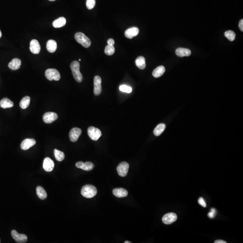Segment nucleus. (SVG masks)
Returning a JSON list of instances; mask_svg holds the SVG:
<instances>
[{
	"instance_id": "31",
	"label": "nucleus",
	"mask_w": 243,
	"mask_h": 243,
	"mask_svg": "<svg viewBox=\"0 0 243 243\" xmlns=\"http://www.w3.org/2000/svg\"><path fill=\"white\" fill-rule=\"evenodd\" d=\"M119 90L120 91L127 93H131L132 90V88L131 87L125 85H121L119 87Z\"/></svg>"
},
{
	"instance_id": "2",
	"label": "nucleus",
	"mask_w": 243,
	"mask_h": 243,
	"mask_svg": "<svg viewBox=\"0 0 243 243\" xmlns=\"http://www.w3.org/2000/svg\"><path fill=\"white\" fill-rule=\"evenodd\" d=\"M80 63L77 61L72 62L70 65L73 76L78 82H82L83 80V77L80 71Z\"/></svg>"
},
{
	"instance_id": "29",
	"label": "nucleus",
	"mask_w": 243,
	"mask_h": 243,
	"mask_svg": "<svg viewBox=\"0 0 243 243\" xmlns=\"http://www.w3.org/2000/svg\"><path fill=\"white\" fill-rule=\"evenodd\" d=\"M104 52L108 55H112L115 52V48L114 46L107 45L105 47Z\"/></svg>"
},
{
	"instance_id": "1",
	"label": "nucleus",
	"mask_w": 243,
	"mask_h": 243,
	"mask_svg": "<svg viewBox=\"0 0 243 243\" xmlns=\"http://www.w3.org/2000/svg\"><path fill=\"white\" fill-rule=\"evenodd\" d=\"M97 193V189L95 186L91 185H87L82 187L81 190V194L84 197L92 198L96 196Z\"/></svg>"
},
{
	"instance_id": "7",
	"label": "nucleus",
	"mask_w": 243,
	"mask_h": 243,
	"mask_svg": "<svg viewBox=\"0 0 243 243\" xmlns=\"http://www.w3.org/2000/svg\"><path fill=\"white\" fill-rule=\"evenodd\" d=\"M102 80L99 76L95 77L94 79V93L96 96L100 95L101 93Z\"/></svg>"
},
{
	"instance_id": "27",
	"label": "nucleus",
	"mask_w": 243,
	"mask_h": 243,
	"mask_svg": "<svg viewBox=\"0 0 243 243\" xmlns=\"http://www.w3.org/2000/svg\"><path fill=\"white\" fill-rule=\"evenodd\" d=\"M54 155H55V158L58 161L61 162L64 159L65 155H64V153L60 150L57 149L54 150Z\"/></svg>"
},
{
	"instance_id": "38",
	"label": "nucleus",
	"mask_w": 243,
	"mask_h": 243,
	"mask_svg": "<svg viewBox=\"0 0 243 243\" xmlns=\"http://www.w3.org/2000/svg\"><path fill=\"white\" fill-rule=\"evenodd\" d=\"M215 243H226V242L223 240H217L214 242Z\"/></svg>"
},
{
	"instance_id": "8",
	"label": "nucleus",
	"mask_w": 243,
	"mask_h": 243,
	"mask_svg": "<svg viewBox=\"0 0 243 243\" xmlns=\"http://www.w3.org/2000/svg\"><path fill=\"white\" fill-rule=\"evenodd\" d=\"M177 215L173 212L167 213L163 216L162 221L165 224H171L177 220Z\"/></svg>"
},
{
	"instance_id": "37",
	"label": "nucleus",
	"mask_w": 243,
	"mask_h": 243,
	"mask_svg": "<svg viewBox=\"0 0 243 243\" xmlns=\"http://www.w3.org/2000/svg\"><path fill=\"white\" fill-rule=\"evenodd\" d=\"M239 29H240V31H242L243 32V20L242 19V20H240V21L239 22Z\"/></svg>"
},
{
	"instance_id": "41",
	"label": "nucleus",
	"mask_w": 243,
	"mask_h": 243,
	"mask_svg": "<svg viewBox=\"0 0 243 243\" xmlns=\"http://www.w3.org/2000/svg\"><path fill=\"white\" fill-rule=\"evenodd\" d=\"M49 1H55V0H49Z\"/></svg>"
},
{
	"instance_id": "16",
	"label": "nucleus",
	"mask_w": 243,
	"mask_h": 243,
	"mask_svg": "<svg viewBox=\"0 0 243 243\" xmlns=\"http://www.w3.org/2000/svg\"><path fill=\"white\" fill-rule=\"evenodd\" d=\"M113 193L117 197L123 198L128 196V191L124 188H115L113 190Z\"/></svg>"
},
{
	"instance_id": "15",
	"label": "nucleus",
	"mask_w": 243,
	"mask_h": 243,
	"mask_svg": "<svg viewBox=\"0 0 243 243\" xmlns=\"http://www.w3.org/2000/svg\"><path fill=\"white\" fill-rule=\"evenodd\" d=\"M139 33V29L137 27H132L127 29L125 32V36L129 39H131L136 36Z\"/></svg>"
},
{
	"instance_id": "32",
	"label": "nucleus",
	"mask_w": 243,
	"mask_h": 243,
	"mask_svg": "<svg viewBox=\"0 0 243 243\" xmlns=\"http://www.w3.org/2000/svg\"><path fill=\"white\" fill-rule=\"evenodd\" d=\"M95 5L96 0H87L86 6L88 9H92L95 7Z\"/></svg>"
},
{
	"instance_id": "35",
	"label": "nucleus",
	"mask_w": 243,
	"mask_h": 243,
	"mask_svg": "<svg viewBox=\"0 0 243 243\" xmlns=\"http://www.w3.org/2000/svg\"><path fill=\"white\" fill-rule=\"evenodd\" d=\"M84 162H82V161H79V162H77L76 163V166L77 168L82 169V167H83V165H84Z\"/></svg>"
},
{
	"instance_id": "10",
	"label": "nucleus",
	"mask_w": 243,
	"mask_h": 243,
	"mask_svg": "<svg viewBox=\"0 0 243 243\" xmlns=\"http://www.w3.org/2000/svg\"><path fill=\"white\" fill-rule=\"evenodd\" d=\"M58 118V115L54 112H47L43 116V120L46 123H52Z\"/></svg>"
},
{
	"instance_id": "23",
	"label": "nucleus",
	"mask_w": 243,
	"mask_h": 243,
	"mask_svg": "<svg viewBox=\"0 0 243 243\" xmlns=\"http://www.w3.org/2000/svg\"><path fill=\"white\" fill-rule=\"evenodd\" d=\"M36 193L37 196L41 199H45L47 196V192L45 189L41 186H38L36 188Z\"/></svg>"
},
{
	"instance_id": "34",
	"label": "nucleus",
	"mask_w": 243,
	"mask_h": 243,
	"mask_svg": "<svg viewBox=\"0 0 243 243\" xmlns=\"http://www.w3.org/2000/svg\"><path fill=\"white\" fill-rule=\"evenodd\" d=\"M198 202L199 204L201 205V206H203V207H204V208L206 207V203H205V201H204V199L203 198H199L198 200Z\"/></svg>"
},
{
	"instance_id": "20",
	"label": "nucleus",
	"mask_w": 243,
	"mask_h": 243,
	"mask_svg": "<svg viewBox=\"0 0 243 243\" xmlns=\"http://www.w3.org/2000/svg\"><path fill=\"white\" fill-rule=\"evenodd\" d=\"M66 23V19L64 17H61L54 20L52 23V25L55 28H60L64 26Z\"/></svg>"
},
{
	"instance_id": "24",
	"label": "nucleus",
	"mask_w": 243,
	"mask_h": 243,
	"mask_svg": "<svg viewBox=\"0 0 243 243\" xmlns=\"http://www.w3.org/2000/svg\"><path fill=\"white\" fill-rule=\"evenodd\" d=\"M136 64L140 69H144L146 67L145 58L143 56H140L136 58L135 61Z\"/></svg>"
},
{
	"instance_id": "25",
	"label": "nucleus",
	"mask_w": 243,
	"mask_h": 243,
	"mask_svg": "<svg viewBox=\"0 0 243 243\" xmlns=\"http://www.w3.org/2000/svg\"><path fill=\"white\" fill-rule=\"evenodd\" d=\"M166 125L164 123H160L156 126L154 131V134L156 136H159L165 130Z\"/></svg>"
},
{
	"instance_id": "5",
	"label": "nucleus",
	"mask_w": 243,
	"mask_h": 243,
	"mask_svg": "<svg viewBox=\"0 0 243 243\" xmlns=\"http://www.w3.org/2000/svg\"><path fill=\"white\" fill-rule=\"evenodd\" d=\"M88 135L93 141H96L101 136V131L99 129L94 127H90L88 129Z\"/></svg>"
},
{
	"instance_id": "6",
	"label": "nucleus",
	"mask_w": 243,
	"mask_h": 243,
	"mask_svg": "<svg viewBox=\"0 0 243 243\" xmlns=\"http://www.w3.org/2000/svg\"><path fill=\"white\" fill-rule=\"evenodd\" d=\"M129 165L126 162H121L117 168V173L120 177L126 176L128 171Z\"/></svg>"
},
{
	"instance_id": "26",
	"label": "nucleus",
	"mask_w": 243,
	"mask_h": 243,
	"mask_svg": "<svg viewBox=\"0 0 243 243\" xmlns=\"http://www.w3.org/2000/svg\"><path fill=\"white\" fill-rule=\"evenodd\" d=\"M30 97L26 96L23 97L20 102V106L23 109H25L29 106L30 103Z\"/></svg>"
},
{
	"instance_id": "40",
	"label": "nucleus",
	"mask_w": 243,
	"mask_h": 243,
	"mask_svg": "<svg viewBox=\"0 0 243 243\" xmlns=\"http://www.w3.org/2000/svg\"><path fill=\"white\" fill-rule=\"evenodd\" d=\"M124 243H131V242H130V241H125V242H124Z\"/></svg>"
},
{
	"instance_id": "19",
	"label": "nucleus",
	"mask_w": 243,
	"mask_h": 243,
	"mask_svg": "<svg viewBox=\"0 0 243 243\" xmlns=\"http://www.w3.org/2000/svg\"><path fill=\"white\" fill-rule=\"evenodd\" d=\"M57 45L56 42L54 40H49L47 42V49L50 53H54L56 51Z\"/></svg>"
},
{
	"instance_id": "4",
	"label": "nucleus",
	"mask_w": 243,
	"mask_h": 243,
	"mask_svg": "<svg viewBox=\"0 0 243 243\" xmlns=\"http://www.w3.org/2000/svg\"><path fill=\"white\" fill-rule=\"evenodd\" d=\"M45 76L49 81H58L61 79V75L57 69H49L45 72Z\"/></svg>"
},
{
	"instance_id": "18",
	"label": "nucleus",
	"mask_w": 243,
	"mask_h": 243,
	"mask_svg": "<svg viewBox=\"0 0 243 243\" xmlns=\"http://www.w3.org/2000/svg\"><path fill=\"white\" fill-rule=\"evenodd\" d=\"M176 54L179 57H182L190 56L191 55V52L190 50L188 49L178 48L176 50Z\"/></svg>"
},
{
	"instance_id": "39",
	"label": "nucleus",
	"mask_w": 243,
	"mask_h": 243,
	"mask_svg": "<svg viewBox=\"0 0 243 243\" xmlns=\"http://www.w3.org/2000/svg\"><path fill=\"white\" fill-rule=\"evenodd\" d=\"M1 36H2V34H1V31L0 30V38H1Z\"/></svg>"
},
{
	"instance_id": "3",
	"label": "nucleus",
	"mask_w": 243,
	"mask_h": 243,
	"mask_svg": "<svg viewBox=\"0 0 243 243\" xmlns=\"http://www.w3.org/2000/svg\"><path fill=\"white\" fill-rule=\"evenodd\" d=\"M75 39L79 44L85 48H88L91 45V41L89 38L83 33L78 32L75 34Z\"/></svg>"
},
{
	"instance_id": "9",
	"label": "nucleus",
	"mask_w": 243,
	"mask_h": 243,
	"mask_svg": "<svg viewBox=\"0 0 243 243\" xmlns=\"http://www.w3.org/2000/svg\"><path fill=\"white\" fill-rule=\"evenodd\" d=\"M11 236L17 243H26L28 240V237L26 235L24 234H19L15 230L12 231Z\"/></svg>"
},
{
	"instance_id": "36",
	"label": "nucleus",
	"mask_w": 243,
	"mask_h": 243,
	"mask_svg": "<svg viewBox=\"0 0 243 243\" xmlns=\"http://www.w3.org/2000/svg\"><path fill=\"white\" fill-rule=\"evenodd\" d=\"M107 43H108V45L114 46L115 43V41L112 38H110V39H108V41H107Z\"/></svg>"
},
{
	"instance_id": "12",
	"label": "nucleus",
	"mask_w": 243,
	"mask_h": 243,
	"mask_svg": "<svg viewBox=\"0 0 243 243\" xmlns=\"http://www.w3.org/2000/svg\"><path fill=\"white\" fill-rule=\"evenodd\" d=\"M55 166L54 161L49 157L44 159L43 163V168L44 170L47 172H50L53 170Z\"/></svg>"
},
{
	"instance_id": "21",
	"label": "nucleus",
	"mask_w": 243,
	"mask_h": 243,
	"mask_svg": "<svg viewBox=\"0 0 243 243\" xmlns=\"http://www.w3.org/2000/svg\"><path fill=\"white\" fill-rule=\"evenodd\" d=\"M14 103L7 98L2 99L0 101V106L3 109L10 108L13 107Z\"/></svg>"
},
{
	"instance_id": "43",
	"label": "nucleus",
	"mask_w": 243,
	"mask_h": 243,
	"mask_svg": "<svg viewBox=\"0 0 243 243\" xmlns=\"http://www.w3.org/2000/svg\"><path fill=\"white\" fill-rule=\"evenodd\" d=\"M0 242H1V241H0Z\"/></svg>"
},
{
	"instance_id": "22",
	"label": "nucleus",
	"mask_w": 243,
	"mask_h": 243,
	"mask_svg": "<svg viewBox=\"0 0 243 243\" xmlns=\"http://www.w3.org/2000/svg\"><path fill=\"white\" fill-rule=\"evenodd\" d=\"M165 67L163 66H159L157 67L155 69H154L152 74L153 76L156 78L162 76L165 73Z\"/></svg>"
},
{
	"instance_id": "30",
	"label": "nucleus",
	"mask_w": 243,
	"mask_h": 243,
	"mask_svg": "<svg viewBox=\"0 0 243 243\" xmlns=\"http://www.w3.org/2000/svg\"><path fill=\"white\" fill-rule=\"evenodd\" d=\"M94 167V164L92 163L91 162H86V163H84L83 167H82V169L84 170L87 171H90L91 170L93 169Z\"/></svg>"
},
{
	"instance_id": "11",
	"label": "nucleus",
	"mask_w": 243,
	"mask_h": 243,
	"mask_svg": "<svg viewBox=\"0 0 243 243\" xmlns=\"http://www.w3.org/2000/svg\"><path fill=\"white\" fill-rule=\"evenodd\" d=\"M82 133V130L79 128H72L69 132V138L70 141L75 142L78 140Z\"/></svg>"
},
{
	"instance_id": "17",
	"label": "nucleus",
	"mask_w": 243,
	"mask_h": 243,
	"mask_svg": "<svg viewBox=\"0 0 243 243\" xmlns=\"http://www.w3.org/2000/svg\"><path fill=\"white\" fill-rule=\"evenodd\" d=\"M21 65V60L18 58H15L9 63L8 67L11 70H16L20 68Z\"/></svg>"
},
{
	"instance_id": "28",
	"label": "nucleus",
	"mask_w": 243,
	"mask_h": 243,
	"mask_svg": "<svg viewBox=\"0 0 243 243\" xmlns=\"http://www.w3.org/2000/svg\"><path fill=\"white\" fill-rule=\"evenodd\" d=\"M225 36L230 41H234L236 37V34L232 30H228L226 31L224 34Z\"/></svg>"
},
{
	"instance_id": "13",
	"label": "nucleus",
	"mask_w": 243,
	"mask_h": 243,
	"mask_svg": "<svg viewBox=\"0 0 243 243\" xmlns=\"http://www.w3.org/2000/svg\"><path fill=\"white\" fill-rule=\"evenodd\" d=\"M30 50L34 54H38L41 50V46L37 40L33 39L30 42Z\"/></svg>"
},
{
	"instance_id": "42",
	"label": "nucleus",
	"mask_w": 243,
	"mask_h": 243,
	"mask_svg": "<svg viewBox=\"0 0 243 243\" xmlns=\"http://www.w3.org/2000/svg\"><path fill=\"white\" fill-rule=\"evenodd\" d=\"M79 61H81V59H79Z\"/></svg>"
},
{
	"instance_id": "33",
	"label": "nucleus",
	"mask_w": 243,
	"mask_h": 243,
	"mask_svg": "<svg viewBox=\"0 0 243 243\" xmlns=\"http://www.w3.org/2000/svg\"><path fill=\"white\" fill-rule=\"evenodd\" d=\"M216 210L214 208H212L211 209L210 212L208 213V216L210 218H213L215 217V215H216Z\"/></svg>"
},
{
	"instance_id": "14",
	"label": "nucleus",
	"mask_w": 243,
	"mask_h": 243,
	"mask_svg": "<svg viewBox=\"0 0 243 243\" xmlns=\"http://www.w3.org/2000/svg\"><path fill=\"white\" fill-rule=\"evenodd\" d=\"M36 142L34 139H29V138L25 139L21 143V148L23 150H27L34 145L36 144Z\"/></svg>"
}]
</instances>
